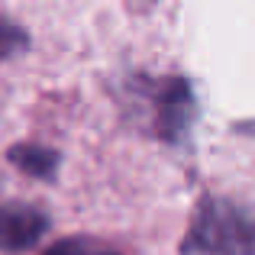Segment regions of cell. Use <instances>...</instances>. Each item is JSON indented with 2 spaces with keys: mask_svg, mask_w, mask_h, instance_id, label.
Listing matches in <instances>:
<instances>
[{
  "mask_svg": "<svg viewBox=\"0 0 255 255\" xmlns=\"http://www.w3.org/2000/svg\"><path fill=\"white\" fill-rule=\"evenodd\" d=\"M184 255H255V210L226 197H204L181 239Z\"/></svg>",
  "mask_w": 255,
  "mask_h": 255,
  "instance_id": "cell-1",
  "label": "cell"
},
{
  "mask_svg": "<svg viewBox=\"0 0 255 255\" xmlns=\"http://www.w3.org/2000/svg\"><path fill=\"white\" fill-rule=\"evenodd\" d=\"M49 230V217L29 204H0V252L32 249Z\"/></svg>",
  "mask_w": 255,
  "mask_h": 255,
  "instance_id": "cell-3",
  "label": "cell"
},
{
  "mask_svg": "<svg viewBox=\"0 0 255 255\" xmlns=\"http://www.w3.org/2000/svg\"><path fill=\"white\" fill-rule=\"evenodd\" d=\"M45 255H120V252L110 249V246H104V243H97V239L75 236V239H62V243L49 246Z\"/></svg>",
  "mask_w": 255,
  "mask_h": 255,
  "instance_id": "cell-5",
  "label": "cell"
},
{
  "mask_svg": "<svg viewBox=\"0 0 255 255\" xmlns=\"http://www.w3.org/2000/svg\"><path fill=\"white\" fill-rule=\"evenodd\" d=\"M10 162L19 165V168L26 174H32V178H52L62 158H58V152L42 149V145H13Z\"/></svg>",
  "mask_w": 255,
  "mask_h": 255,
  "instance_id": "cell-4",
  "label": "cell"
},
{
  "mask_svg": "<svg viewBox=\"0 0 255 255\" xmlns=\"http://www.w3.org/2000/svg\"><path fill=\"white\" fill-rule=\"evenodd\" d=\"M194 117H197V100H194L191 81H184V78L165 81L158 91V117H155L158 136L165 142L181 145L194 126Z\"/></svg>",
  "mask_w": 255,
  "mask_h": 255,
  "instance_id": "cell-2",
  "label": "cell"
}]
</instances>
